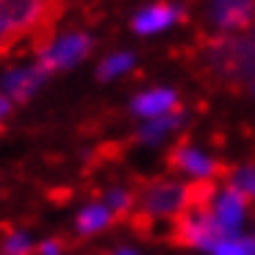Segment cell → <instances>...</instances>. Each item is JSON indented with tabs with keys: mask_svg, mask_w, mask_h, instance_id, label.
Here are the masks:
<instances>
[{
	"mask_svg": "<svg viewBox=\"0 0 255 255\" xmlns=\"http://www.w3.org/2000/svg\"><path fill=\"white\" fill-rule=\"evenodd\" d=\"M67 0H0V53L19 42L45 47Z\"/></svg>",
	"mask_w": 255,
	"mask_h": 255,
	"instance_id": "obj_1",
	"label": "cell"
},
{
	"mask_svg": "<svg viewBox=\"0 0 255 255\" xmlns=\"http://www.w3.org/2000/svg\"><path fill=\"white\" fill-rule=\"evenodd\" d=\"M203 72L219 86H253L255 83V25L239 33L211 39L200 56Z\"/></svg>",
	"mask_w": 255,
	"mask_h": 255,
	"instance_id": "obj_2",
	"label": "cell"
},
{
	"mask_svg": "<svg viewBox=\"0 0 255 255\" xmlns=\"http://www.w3.org/2000/svg\"><path fill=\"white\" fill-rule=\"evenodd\" d=\"M228 236L219 228V222L214 219L211 208H189L180 217L172 219V244H180V247L214 250Z\"/></svg>",
	"mask_w": 255,
	"mask_h": 255,
	"instance_id": "obj_3",
	"label": "cell"
},
{
	"mask_svg": "<svg viewBox=\"0 0 255 255\" xmlns=\"http://www.w3.org/2000/svg\"><path fill=\"white\" fill-rule=\"evenodd\" d=\"M141 203V217L153 219H175L189 208L186 200V183H175V180H155L144 189L139 197Z\"/></svg>",
	"mask_w": 255,
	"mask_h": 255,
	"instance_id": "obj_4",
	"label": "cell"
},
{
	"mask_svg": "<svg viewBox=\"0 0 255 255\" xmlns=\"http://www.w3.org/2000/svg\"><path fill=\"white\" fill-rule=\"evenodd\" d=\"M205 19L219 33H239L255 25V0H208Z\"/></svg>",
	"mask_w": 255,
	"mask_h": 255,
	"instance_id": "obj_5",
	"label": "cell"
},
{
	"mask_svg": "<svg viewBox=\"0 0 255 255\" xmlns=\"http://www.w3.org/2000/svg\"><path fill=\"white\" fill-rule=\"evenodd\" d=\"M89 50H92V39L83 36V33H70V36H64V39L47 42L42 47L39 70L53 72V70H61V67H72V64H78Z\"/></svg>",
	"mask_w": 255,
	"mask_h": 255,
	"instance_id": "obj_6",
	"label": "cell"
},
{
	"mask_svg": "<svg viewBox=\"0 0 255 255\" xmlns=\"http://www.w3.org/2000/svg\"><path fill=\"white\" fill-rule=\"evenodd\" d=\"M169 166L178 169V172H183V175H189L191 180H203V178L214 180L225 169V166L219 164V161H214L208 153H203L197 147H189V144H180L169 153Z\"/></svg>",
	"mask_w": 255,
	"mask_h": 255,
	"instance_id": "obj_7",
	"label": "cell"
},
{
	"mask_svg": "<svg viewBox=\"0 0 255 255\" xmlns=\"http://www.w3.org/2000/svg\"><path fill=\"white\" fill-rule=\"evenodd\" d=\"M247 203H250V200H244L242 194L233 189V186H228L222 194H217V200H214V205H211V211H214V219L219 222V228L225 230V236H228V239L233 236L239 228H242Z\"/></svg>",
	"mask_w": 255,
	"mask_h": 255,
	"instance_id": "obj_8",
	"label": "cell"
},
{
	"mask_svg": "<svg viewBox=\"0 0 255 255\" xmlns=\"http://www.w3.org/2000/svg\"><path fill=\"white\" fill-rule=\"evenodd\" d=\"M178 17H180V11L175 6H169V3H155V6L136 14L133 28H136V33H158L164 28H169L172 22H178Z\"/></svg>",
	"mask_w": 255,
	"mask_h": 255,
	"instance_id": "obj_9",
	"label": "cell"
},
{
	"mask_svg": "<svg viewBox=\"0 0 255 255\" xmlns=\"http://www.w3.org/2000/svg\"><path fill=\"white\" fill-rule=\"evenodd\" d=\"M175 106H178V95H175V92H169V89L147 92V95H139L133 100V111H136V114H144V117L169 114Z\"/></svg>",
	"mask_w": 255,
	"mask_h": 255,
	"instance_id": "obj_10",
	"label": "cell"
},
{
	"mask_svg": "<svg viewBox=\"0 0 255 255\" xmlns=\"http://www.w3.org/2000/svg\"><path fill=\"white\" fill-rule=\"evenodd\" d=\"M111 222H114V214H111V208L106 203L86 205V208L78 214V219H75L78 233H81V236H95V233H100V230L109 228Z\"/></svg>",
	"mask_w": 255,
	"mask_h": 255,
	"instance_id": "obj_11",
	"label": "cell"
},
{
	"mask_svg": "<svg viewBox=\"0 0 255 255\" xmlns=\"http://www.w3.org/2000/svg\"><path fill=\"white\" fill-rule=\"evenodd\" d=\"M230 186L242 194L244 200H255V166H242L230 175Z\"/></svg>",
	"mask_w": 255,
	"mask_h": 255,
	"instance_id": "obj_12",
	"label": "cell"
},
{
	"mask_svg": "<svg viewBox=\"0 0 255 255\" xmlns=\"http://www.w3.org/2000/svg\"><path fill=\"white\" fill-rule=\"evenodd\" d=\"M133 203H136V197L130 194V191H125V189H117V191H111V194H109V200H106V205L111 208V214H114V219H122V217H128V214H130V208H133Z\"/></svg>",
	"mask_w": 255,
	"mask_h": 255,
	"instance_id": "obj_13",
	"label": "cell"
},
{
	"mask_svg": "<svg viewBox=\"0 0 255 255\" xmlns=\"http://www.w3.org/2000/svg\"><path fill=\"white\" fill-rule=\"evenodd\" d=\"M214 255H255V242H244V239H225L222 244L214 247Z\"/></svg>",
	"mask_w": 255,
	"mask_h": 255,
	"instance_id": "obj_14",
	"label": "cell"
},
{
	"mask_svg": "<svg viewBox=\"0 0 255 255\" xmlns=\"http://www.w3.org/2000/svg\"><path fill=\"white\" fill-rule=\"evenodd\" d=\"M33 250H36L33 242L22 233H11L3 244V255H33Z\"/></svg>",
	"mask_w": 255,
	"mask_h": 255,
	"instance_id": "obj_15",
	"label": "cell"
},
{
	"mask_svg": "<svg viewBox=\"0 0 255 255\" xmlns=\"http://www.w3.org/2000/svg\"><path fill=\"white\" fill-rule=\"evenodd\" d=\"M8 114H11V100L6 95H0V125L8 120Z\"/></svg>",
	"mask_w": 255,
	"mask_h": 255,
	"instance_id": "obj_16",
	"label": "cell"
},
{
	"mask_svg": "<svg viewBox=\"0 0 255 255\" xmlns=\"http://www.w3.org/2000/svg\"><path fill=\"white\" fill-rule=\"evenodd\" d=\"M114 255H136V253H133V250H117Z\"/></svg>",
	"mask_w": 255,
	"mask_h": 255,
	"instance_id": "obj_17",
	"label": "cell"
}]
</instances>
